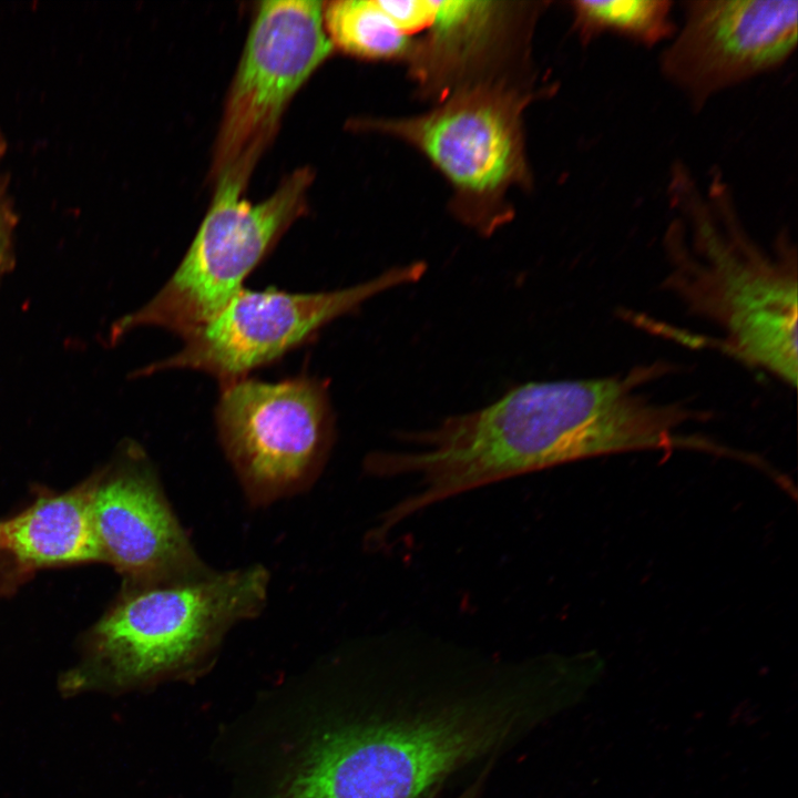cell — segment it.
Returning <instances> with one entry per match:
<instances>
[{
  "label": "cell",
  "mask_w": 798,
  "mask_h": 798,
  "mask_svg": "<svg viewBox=\"0 0 798 798\" xmlns=\"http://www.w3.org/2000/svg\"><path fill=\"white\" fill-rule=\"evenodd\" d=\"M362 654L357 703L313 736L276 798H426L574 703L553 653L505 658L391 631Z\"/></svg>",
  "instance_id": "cell-1"
},
{
  "label": "cell",
  "mask_w": 798,
  "mask_h": 798,
  "mask_svg": "<svg viewBox=\"0 0 798 798\" xmlns=\"http://www.w3.org/2000/svg\"><path fill=\"white\" fill-rule=\"evenodd\" d=\"M657 365L614 376L529 382L497 401L405 433L399 449L372 458L381 479H415L393 503L405 521L429 507L521 474L591 457L640 450L710 449L684 433L694 412L645 387Z\"/></svg>",
  "instance_id": "cell-2"
},
{
  "label": "cell",
  "mask_w": 798,
  "mask_h": 798,
  "mask_svg": "<svg viewBox=\"0 0 798 798\" xmlns=\"http://www.w3.org/2000/svg\"><path fill=\"white\" fill-rule=\"evenodd\" d=\"M666 285L720 331L738 360L797 382V249L788 231L763 246L747 231L719 168L700 183L682 161L669 171Z\"/></svg>",
  "instance_id": "cell-3"
},
{
  "label": "cell",
  "mask_w": 798,
  "mask_h": 798,
  "mask_svg": "<svg viewBox=\"0 0 798 798\" xmlns=\"http://www.w3.org/2000/svg\"><path fill=\"white\" fill-rule=\"evenodd\" d=\"M269 581L255 563L130 586L95 628L99 656L120 683L187 675L214 657L231 630L263 613Z\"/></svg>",
  "instance_id": "cell-4"
},
{
  "label": "cell",
  "mask_w": 798,
  "mask_h": 798,
  "mask_svg": "<svg viewBox=\"0 0 798 798\" xmlns=\"http://www.w3.org/2000/svg\"><path fill=\"white\" fill-rule=\"evenodd\" d=\"M313 181V170L299 167L257 203L246 200L239 186H214L212 203L176 270L150 301L111 326V342L149 326L185 337L215 317L307 212Z\"/></svg>",
  "instance_id": "cell-5"
},
{
  "label": "cell",
  "mask_w": 798,
  "mask_h": 798,
  "mask_svg": "<svg viewBox=\"0 0 798 798\" xmlns=\"http://www.w3.org/2000/svg\"><path fill=\"white\" fill-rule=\"evenodd\" d=\"M530 99L501 84L478 83L424 114L358 125L422 152L452 185L463 221L490 234L510 214L507 192L529 177L522 112Z\"/></svg>",
  "instance_id": "cell-6"
},
{
  "label": "cell",
  "mask_w": 798,
  "mask_h": 798,
  "mask_svg": "<svg viewBox=\"0 0 798 798\" xmlns=\"http://www.w3.org/2000/svg\"><path fill=\"white\" fill-rule=\"evenodd\" d=\"M215 421L222 449L256 508L308 490L335 440L327 385L306 375L222 383Z\"/></svg>",
  "instance_id": "cell-7"
},
{
  "label": "cell",
  "mask_w": 798,
  "mask_h": 798,
  "mask_svg": "<svg viewBox=\"0 0 798 798\" xmlns=\"http://www.w3.org/2000/svg\"><path fill=\"white\" fill-rule=\"evenodd\" d=\"M323 4L311 0L258 3L213 149L209 178L214 186L247 190L288 104L331 54Z\"/></svg>",
  "instance_id": "cell-8"
},
{
  "label": "cell",
  "mask_w": 798,
  "mask_h": 798,
  "mask_svg": "<svg viewBox=\"0 0 798 798\" xmlns=\"http://www.w3.org/2000/svg\"><path fill=\"white\" fill-rule=\"evenodd\" d=\"M426 270L423 262H412L357 285L310 294L243 288L215 317L186 335L176 354L137 375L191 369L214 376L221 383L247 377L370 298L418 282Z\"/></svg>",
  "instance_id": "cell-9"
},
{
  "label": "cell",
  "mask_w": 798,
  "mask_h": 798,
  "mask_svg": "<svg viewBox=\"0 0 798 798\" xmlns=\"http://www.w3.org/2000/svg\"><path fill=\"white\" fill-rule=\"evenodd\" d=\"M659 57L664 79L699 112L717 94L781 66L798 37L797 0H688Z\"/></svg>",
  "instance_id": "cell-10"
},
{
  "label": "cell",
  "mask_w": 798,
  "mask_h": 798,
  "mask_svg": "<svg viewBox=\"0 0 798 798\" xmlns=\"http://www.w3.org/2000/svg\"><path fill=\"white\" fill-rule=\"evenodd\" d=\"M90 507L102 560L142 586L200 576L202 560L144 452L130 444L92 487Z\"/></svg>",
  "instance_id": "cell-11"
},
{
  "label": "cell",
  "mask_w": 798,
  "mask_h": 798,
  "mask_svg": "<svg viewBox=\"0 0 798 798\" xmlns=\"http://www.w3.org/2000/svg\"><path fill=\"white\" fill-rule=\"evenodd\" d=\"M90 495V487H82L40 498L24 512L0 522V548L29 566L102 560Z\"/></svg>",
  "instance_id": "cell-12"
},
{
  "label": "cell",
  "mask_w": 798,
  "mask_h": 798,
  "mask_svg": "<svg viewBox=\"0 0 798 798\" xmlns=\"http://www.w3.org/2000/svg\"><path fill=\"white\" fill-rule=\"evenodd\" d=\"M668 0H576L570 3L573 28L587 44L612 33L635 43L653 47L669 41L676 32Z\"/></svg>",
  "instance_id": "cell-13"
},
{
  "label": "cell",
  "mask_w": 798,
  "mask_h": 798,
  "mask_svg": "<svg viewBox=\"0 0 798 798\" xmlns=\"http://www.w3.org/2000/svg\"><path fill=\"white\" fill-rule=\"evenodd\" d=\"M323 22L332 45L361 59H399L415 45L380 9L377 0L324 2Z\"/></svg>",
  "instance_id": "cell-14"
},
{
  "label": "cell",
  "mask_w": 798,
  "mask_h": 798,
  "mask_svg": "<svg viewBox=\"0 0 798 798\" xmlns=\"http://www.w3.org/2000/svg\"><path fill=\"white\" fill-rule=\"evenodd\" d=\"M487 1H436L428 58L452 65L477 50L491 33L502 10Z\"/></svg>",
  "instance_id": "cell-15"
},
{
  "label": "cell",
  "mask_w": 798,
  "mask_h": 798,
  "mask_svg": "<svg viewBox=\"0 0 798 798\" xmlns=\"http://www.w3.org/2000/svg\"><path fill=\"white\" fill-rule=\"evenodd\" d=\"M8 152V141L0 127V279L14 265V238L19 215L10 191V174L3 162Z\"/></svg>",
  "instance_id": "cell-16"
},
{
  "label": "cell",
  "mask_w": 798,
  "mask_h": 798,
  "mask_svg": "<svg viewBox=\"0 0 798 798\" xmlns=\"http://www.w3.org/2000/svg\"><path fill=\"white\" fill-rule=\"evenodd\" d=\"M380 9L403 33L431 24L436 1L430 0H377Z\"/></svg>",
  "instance_id": "cell-17"
},
{
  "label": "cell",
  "mask_w": 798,
  "mask_h": 798,
  "mask_svg": "<svg viewBox=\"0 0 798 798\" xmlns=\"http://www.w3.org/2000/svg\"><path fill=\"white\" fill-rule=\"evenodd\" d=\"M482 787V781H477L472 786H470L467 790H464L459 797L457 798H479V794Z\"/></svg>",
  "instance_id": "cell-18"
}]
</instances>
